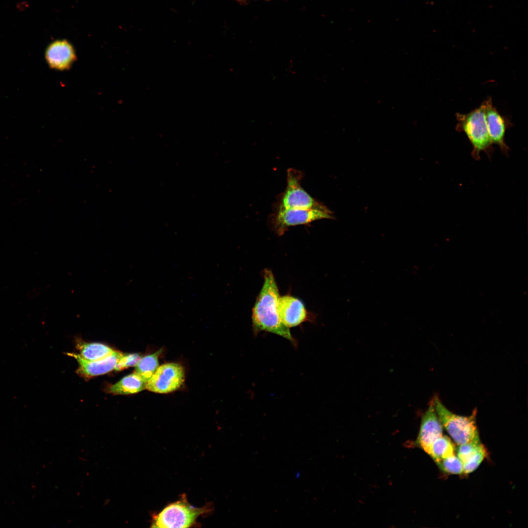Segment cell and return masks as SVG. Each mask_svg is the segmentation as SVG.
Instances as JSON below:
<instances>
[{
	"label": "cell",
	"instance_id": "obj_1",
	"mask_svg": "<svg viewBox=\"0 0 528 528\" xmlns=\"http://www.w3.org/2000/svg\"><path fill=\"white\" fill-rule=\"evenodd\" d=\"M263 274L264 284L252 309L254 332L257 333L266 331L276 334L296 346V340L292 337L289 328L282 322L278 316L277 303L280 296L273 273L270 270L265 269Z\"/></svg>",
	"mask_w": 528,
	"mask_h": 528
},
{
	"label": "cell",
	"instance_id": "obj_2",
	"mask_svg": "<svg viewBox=\"0 0 528 528\" xmlns=\"http://www.w3.org/2000/svg\"><path fill=\"white\" fill-rule=\"evenodd\" d=\"M457 131L464 132L472 146L471 155L476 160L480 159V153H484L490 158L494 153L486 125L485 107L481 105L470 112L456 114Z\"/></svg>",
	"mask_w": 528,
	"mask_h": 528
},
{
	"label": "cell",
	"instance_id": "obj_3",
	"mask_svg": "<svg viewBox=\"0 0 528 528\" xmlns=\"http://www.w3.org/2000/svg\"><path fill=\"white\" fill-rule=\"evenodd\" d=\"M433 402L442 427L456 444L459 445L480 440L476 424V409L470 416H463L448 410L438 396L434 397Z\"/></svg>",
	"mask_w": 528,
	"mask_h": 528
},
{
	"label": "cell",
	"instance_id": "obj_4",
	"mask_svg": "<svg viewBox=\"0 0 528 528\" xmlns=\"http://www.w3.org/2000/svg\"><path fill=\"white\" fill-rule=\"evenodd\" d=\"M206 508L194 507L183 495L179 500L169 504L159 513L153 516L151 527H191L195 524L198 516L206 512Z\"/></svg>",
	"mask_w": 528,
	"mask_h": 528
},
{
	"label": "cell",
	"instance_id": "obj_5",
	"mask_svg": "<svg viewBox=\"0 0 528 528\" xmlns=\"http://www.w3.org/2000/svg\"><path fill=\"white\" fill-rule=\"evenodd\" d=\"M302 177L301 171L293 168L287 170L286 187L279 196L275 209H315L329 211L303 188L301 184Z\"/></svg>",
	"mask_w": 528,
	"mask_h": 528
},
{
	"label": "cell",
	"instance_id": "obj_6",
	"mask_svg": "<svg viewBox=\"0 0 528 528\" xmlns=\"http://www.w3.org/2000/svg\"><path fill=\"white\" fill-rule=\"evenodd\" d=\"M324 219H332L331 212L315 209H275L270 216V222L278 235H282L292 226L305 224Z\"/></svg>",
	"mask_w": 528,
	"mask_h": 528
},
{
	"label": "cell",
	"instance_id": "obj_7",
	"mask_svg": "<svg viewBox=\"0 0 528 528\" xmlns=\"http://www.w3.org/2000/svg\"><path fill=\"white\" fill-rule=\"evenodd\" d=\"M184 381L183 368L178 363H169L158 367L146 388L152 392L166 394L178 389Z\"/></svg>",
	"mask_w": 528,
	"mask_h": 528
},
{
	"label": "cell",
	"instance_id": "obj_8",
	"mask_svg": "<svg viewBox=\"0 0 528 528\" xmlns=\"http://www.w3.org/2000/svg\"><path fill=\"white\" fill-rule=\"evenodd\" d=\"M488 133L493 144L497 145L501 152L508 156L509 148L505 142L506 130L512 124L508 118L502 115L492 104V99L488 97L483 101Z\"/></svg>",
	"mask_w": 528,
	"mask_h": 528
},
{
	"label": "cell",
	"instance_id": "obj_9",
	"mask_svg": "<svg viewBox=\"0 0 528 528\" xmlns=\"http://www.w3.org/2000/svg\"><path fill=\"white\" fill-rule=\"evenodd\" d=\"M443 435V427L435 411L433 399L423 415L416 444L428 455L435 440Z\"/></svg>",
	"mask_w": 528,
	"mask_h": 528
},
{
	"label": "cell",
	"instance_id": "obj_10",
	"mask_svg": "<svg viewBox=\"0 0 528 528\" xmlns=\"http://www.w3.org/2000/svg\"><path fill=\"white\" fill-rule=\"evenodd\" d=\"M45 59L49 66L59 71L69 70L77 60L75 51L66 40H57L51 44L45 51Z\"/></svg>",
	"mask_w": 528,
	"mask_h": 528
},
{
	"label": "cell",
	"instance_id": "obj_11",
	"mask_svg": "<svg viewBox=\"0 0 528 528\" xmlns=\"http://www.w3.org/2000/svg\"><path fill=\"white\" fill-rule=\"evenodd\" d=\"M277 311L282 322L289 328L299 325L307 318V312L303 303L290 295L279 297Z\"/></svg>",
	"mask_w": 528,
	"mask_h": 528
},
{
	"label": "cell",
	"instance_id": "obj_12",
	"mask_svg": "<svg viewBox=\"0 0 528 528\" xmlns=\"http://www.w3.org/2000/svg\"><path fill=\"white\" fill-rule=\"evenodd\" d=\"M73 357L79 364L78 373L86 377L100 375L115 369L123 353L114 351L108 356L100 360L88 361L83 358L79 354L67 353Z\"/></svg>",
	"mask_w": 528,
	"mask_h": 528
},
{
	"label": "cell",
	"instance_id": "obj_13",
	"mask_svg": "<svg viewBox=\"0 0 528 528\" xmlns=\"http://www.w3.org/2000/svg\"><path fill=\"white\" fill-rule=\"evenodd\" d=\"M146 384L138 374L134 372L110 386L108 391L114 395L133 394L146 388Z\"/></svg>",
	"mask_w": 528,
	"mask_h": 528
},
{
	"label": "cell",
	"instance_id": "obj_14",
	"mask_svg": "<svg viewBox=\"0 0 528 528\" xmlns=\"http://www.w3.org/2000/svg\"><path fill=\"white\" fill-rule=\"evenodd\" d=\"M77 344L79 354L88 361L103 359L114 351L108 345L100 343H87L78 341Z\"/></svg>",
	"mask_w": 528,
	"mask_h": 528
},
{
	"label": "cell",
	"instance_id": "obj_15",
	"mask_svg": "<svg viewBox=\"0 0 528 528\" xmlns=\"http://www.w3.org/2000/svg\"><path fill=\"white\" fill-rule=\"evenodd\" d=\"M453 443L446 436L442 435L432 444L429 456L437 463L441 460L455 455Z\"/></svg>",
	"mask_w": 528,
	"mask_h": 528
},
{
	"label": "cell",
	"instance_id": "obj_16",
	"mask_svg": "<svg viewBox=\"0 0 528 528\" xmlns=\"http://www.w3.org/2000/svg\"><path fill=\"white\" fill-rule=\"evenodd\" d=\"M159 350L155 352L141 357L135 366V372L138 374L147 383L159 367Z\"/></svg>",
	"mask_w": 528,
	"mask_h": 528
},
{
	"label": "cell",
	"instance_id": "obj_17",
	"mask_svg": "<svg viewBox=\"0 0 528 528\" xmlns=\"http://www.w3.org/2000/svg\"><path fill=\"white\" fill-rule=\"evenodd\" d=\"M438 467L446 473L461 474L463 473V464L456 455L443 459L437 463Z\"/></svg>",
	"mask_w": 528,
	"mask_h": 528
},
{
	"label": "cell",
	"instance_id": "obj_18",
	"mask_svg": "<svg viewBox=\"0 0 528 528\" xmlns=\"http://www.w3.org/2000/svg\"><path fill=\"white\" fill-rule=\"evenodd\" d=\"M487 450L483 443L479 447L474 455L463 464V473L467 474L474 471L487 455Z\"/></svg>",
	"mask_w": 528,
	"mask_h": 528
},
{
	"label": "cell",
	"instance_id": "obj_19",
	"mask_svg": "<svg viewBox=\"0 0 528 528\" xmlns=\"http://www.w3.org/2000/svg\"><path fill=\"white\" fill-rule=\"evenodd\" d=\"M480 440L459 445L457 456L462 464L467 462L476 453L482 444Z\"/></svg>",
	"mask_w": 528,
	"mask_h": 528
},
{
	"label": "cell",
	"instance_id": "obj_20",
	"mask_svg": "<svg viewBox=\"0 0 528 528\" xmlns=\"http://www.w3.org/2000/svg\"><path fill=\"white\" fill-rule=\"evenodd\" d=\"M141 357V356L138 353H123L115 368V370L121 371L126 368L135 366Z\"/></svg>",
	"mask_w": 528,
	"mask_h": 528
},
{
	"label": "cell",
	"instance_id": "obj_21",
	"mask_svg": "<svg viewBox=\"0 0 528 528\" xmlns=\"http://www.w3.org/2000/svg\"><path fill=\"white\" fill-rule=\"evenodd\" d=\"M238 0V1H239V2H244V3H246V1H247V0Z\"/></svg>",
	"mask_w": 528,
	"mask_h": 528
},
{
	"label": "cell",
	"instance_id": "obj_22",
	"mask_svg": "<svg viewBox=\"0 0 528 528\" xmlns=\"http://www.w3.org/2000/svg\"><path fill=\"white\" fill-rule=\"evenodd\" d=\"M265 0V1H269L270 0Z\"/></svg>",
	"mask_w": 528,
	"mask_h": 528
}]
</instances>
